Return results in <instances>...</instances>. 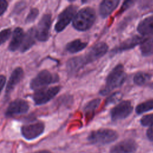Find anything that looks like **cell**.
<instances>
[{"instance_id": "24", "label": "cell", "mask_w": 153, "mask_h": 153, "mask_svg": "<svg viewBox=\"0 0 153 153\" xmlns=\"http://www.w3.org/2000/svg\"><path fill=\"white\" fill-rule=\"evenodd\" d=\"M153 109V99L139 104L136 108V112L141 114Z\"/></svg>"}, {"instance_id": "32", "label": "cell", "mask_w": 153, "mask_h": 153, "mask_svg": "<svg viewBox=\"0 0 153 153\" xmlns=\"http://www.w3.org/2000/svg\"><path fill=\"white\" fill-rule=\"evenodd\" d=\"M134 3V1H125L123 4V6L121 7V11L122 12H123L124 11H125L126 9H127L128 8H129L130 7H131V5Z\"/></svg>"}, {"instance_id": "30", "label": "cell", "mask_w": 153, "mask_h": 153, "mask_svg": "<svg viewBox=\"0 0 153 153\" xmlns=\"http://www.w3.org/2000/svg\"><path fill=\"white\" fill-rule=\"evenodd\" d=\"M8 7V2L5 0H0V16L6 11Z\"/></svg>"}, {"instance_id": "1", "label": "cell", "mask_w": 153, "mask_h": 153, "mask_svg": "<svg viewBox=\"0 0 153 153\" xmlns=\"http://www.w3.org/2000/svg\"><path fill=\"white\" fill-rule=\"evenodd\" d=\"M96 14L95 10L90 7H85L78 11L72 21L73 27L79 31L89 29L94 23Z\"/></svg>"}, {"instance_id": "28", "label": "cell", "mask_w": 153, "mask_h": 153, "mask_svg": "<svg viewBox=\"0 0 153 153\" xmlns=\"http://www.w3.org/2000/svg\"><path fill=\"white\" fill-rule=\"evenodd\" d=\"M11 35V29H5L0 32V45L7 41Z\"/></svg>"}, {"instance_id": "19", "label": "cell", "mask_w": 153, "mask_h": 153, "mask_svg": "<svg viewBox=\"0 0 153 153\" xmlns=\"http://www.w3.org/2000/svg\"><path fill=\"white\" fill-rule=\"evenodd\" d=\"M81 56L70 59L66 63V69L69 75H74L84 66Z\"/></svg>"}, {"instance_id": "9", "label": "cell", "mask_w": 153, "mask_h": 153, "mask_svg": "<svg viewBox=\"0 0 153 153\" xmlns=\"http://www.w3.org/2000/svg\"><path fill=\"white\" fill-rule=\"evenodd\" d=\"M51 25V16L50 14H44L39 20L37 28H36V35L38 40L44 42L48 39Z\"/></svg>"}, {"instance_id": "3", "label": "cell", "mask_w": 153, "mask_h": 153, "mask_svg": "<svg viewBox=\"0 0 153 153\" xmlns=\"http://www.w3.org/2000/svg\"><path fill=\"white\" fill-rule=\"evenodd\" d=\"M118 137L117 132L114 130L100 128L91 131L87 137V140L92 145H104L115 141Z\"/></svg>"}, {"instance_id": "20", "label": "cell", "mask_w": 153, "mask_h": 153, "mask_svg": "<svg viewBox=\"0 0 153 153\" xmlns=\"http://www.w3.org/2000/svg\"><path fill=\"white\" fill-rule=\"evenodd\" d=\"M87 46V42L76 39L69 42L66 45V50L71 53H76L84 50Z\"/></svg>"}, {"instance_id": "21", "label": "cell", "mask_w": 153, "mask_h": 153, "mask_svg": "<svg viewBox=\"0 0 153 153\" xmlns=\"http://www.w3.org/2000/svg\"><path fill=\"white\" fill-rule=\"evenodd\" d=\"M140 50L143 56L148 57L153 54V37L146 38L140 44Z\"/></svg>"}, {"instance_id": "26", "label": "cell", "mask_w": 153, "mask_h": 153, "mask_svg": "<svg viewBox=\"0 0 153 153\" xmlns=\"http://www.w3.org/2000/svg\"><path fill=\"white\" fill-rule=\"evenodd\" d=\"M122 97V94L120 92H115L109 96L105 102V105H109L112 103H114L116 102L121 99Z\"/></svg>"}, {"instance_id": "34", "label": "cell", "mask_w": 153, "mask_h": 153, "mask_svg": "<svg viewBox=\"0 0 153 153\" xmlns=\"http://www.w3.org/2000/svg\"><path fill=\"white\" fill-rule=\"evenodd\" d=\"M33 153H51V152H50V151H48L44 150V151H36V152H33Z\"/></svg>"}, {"instance_id": "35", "label": "cell", "mask_w": 153, "mask_h": 153, "mask_svg": "<svg viewBox=\"0 0 153 153\" xmlns=\"http://www.w3.org/2000/svg\"><path fill=\"white\" fill-rule=\"evenodd\" d=\"M149 87L153 89V82H151V84H149Z\"/></svg>"}, {"instance_id": "22", "label": "cell", "mask_w": 153, "mask_h": 153, "mask_svg": "<svg viewBox=\"0 0 153 153\" xmlns=\"http://www.w3.org/2000/svg\"><path fill=\"white\" fill-rule=\"evenodd\" d=\"M101 103L100 99H95L88 102L84 108V112L85 115H90L94 113Z\"/></svg>"}, {"instance_id": "8", "label": "cell", "mask_w": 153, "mask_h": 153, "mask_svg": "<svg viewBox=\"0 0 153 153\" xmlns=\"http://www.w3.org/2000/svg\"><path fill=\"white\" fill-rule=\"evenodd\" d=\"M76 11V7L71 5L66 7L58 16L54 29L57 32L63 30L73 20Z\"/></svg>"}, {"instance_id": "25", "label": "cell", "mask_w": 153, "mask_h": 153, "mask_svg": "<svg viewBox=\"0 0 153 153\" xmlns=\"http://www.w3.org/2000/svg\"><path fill=\"white\" fill-rule=\"evenodd\" d=\"M38 14H39V10L36 8H32L30 10L28 15L26 18V20H25L26 23H30L35 21L37 16H38Z\"/></svg>"}, {"instance_id": "23", "label": "cell", "mask_w": 153, "mask_h": 153, "mask_svg": "<svg viewBox=\"0 0 153 153\" xmlns=\"http://www.w3.org/2000/svg\"><path fill=\"white\" fill-rule=\"evenodd\" d=\"M151 78L149 74L140 72L137 73L133 78V81L135 84L137 85H143L148 82Z\"/></svg>"}, {"instance_id": "13", "label": "cell", "mask_w": 153, "mask_h": 153, "mask_svg": "<svg viewBox=\"0 0 153 153\" xmlns=\"http://www.w3.org/2000/svg\"><path fill=\"white\" fill-rule=\"evenodd\" d=\"M146 38H145L143 36H140L138 35H134L133 36L123 42H121L118 45L115 47L113 50L111 51L112 54H116L119 53L126 50H128L131 48H134L135 46L139 44H142L144 40Z\"/></svg>"}, {"instance_id": "17", "label": "cell", "mask_w": 153, "mask_h": 153, "mask_svg": "<svg viewBox=\"0 0 153 153\" xmlns=\"http://www.w3.org/2000/svg\"><path fill=\"white\" fill-rule=\"evenodd\" d=\"M137 30L143 36L153 35V16L141 20L137 26Z\"/></svg>"}, {"instance_id": "27", "label": "cell", "mask_w": 153, "mask_h": 153, "mask_svg": "<svg viewBox=\"0 0 153 153\" xmlns=\"http://www.w3.org/2000/svg\"><path fill=\"white\" fill-rule=\"evenodd\" d=\"M140 123L143 126H150L153 124V114L143 116L140 119Z\"/></svg>"}, {"instance_id": "31", "label": "cell", "mask_w": 153, "mask_h": 153, "mask_svg": "<svg viewBox=\"0 0 153 153\" xmlns=\"http://www.w3.org/2000/svg\"><path fill=\"white\" fill-rule=\"evenodd\" d=\"M146 136L150 141L153 142V124L149 126V128L146 131Z\"/></svg>"}, {"instance_id": "15", "label": "cell", "mask_w": 153, "mask_h": 153, "mask_svg": "<svg viewBox=\"0 0 153 153\" xmlns=\"http://www.w3.org/2000/svg\"><path fill=\"white\" fill-rule=\"evenodd\" d=\"M119 0L103 1L99 5V14L103 19L108 17L117 7L120 3Z\"/></svg>"}, {"instance_id": "29", "label": "cell", "mask_w": 153, "mask_h": 153, "mask_svg": "<svg viewBox=\"0 0 153 153\" xmlns=\"http://www.w3.org/2000/svg\"><path fill=\"white\" fill-rule=\"evenodd\" d=\"M25 7L26 3L25 2H19L15 5V7L13 10V13L16 14H19L25 9Z\"/></svg>"}, {"instance_id": "16", "label": "cell", "mask_w": 153, "mask_h": 153, "mask_svg": "<svg viewBox=\"0 0 153 153\" xmlns=\"http://www.w3.org/2000/svg\"><path fill=\"white\" fill-rule=\"evenodd\" d=\"M36 39V28L32 27L24 35L23 41L20 48V51L23 53L30 49L35 43Z\"/></svg>"}, {"instance_id": "6", "label": "cell", "mask_w": 153, "mask_h": 153, "mask_svg": "<svg viewBox=\"0 0 153 153\" xmlns=\"http://www.w3.org/2000/svg\"><path fill=\"white\" fill-rule=\"evenodd\" d=\"M60 88L59 86H54L48 88H42L36 90L33 95L35 104L41 105L47 103L59 93Z\"/></svg>"}, {"instance_id": "12", "label": "cell", "mask_w": 153, "mask_h": 153, "mask_svg": "<svg viewBox=\"0 0 153 153\" xmlns=\"http://www.w3.org/2000/svg\"><path fill=\"white\" fill-rule=\"evenodd\" d=\"M137 148V145L136 142L131 139L122 140L110 149V153H134Z\"/></svg>"}, {"instance_id": "33", "label": "cell", "mask_w": 153, "mask_h": 153, "mask_svg": "<svg viewBox=\"0 0 153 153\" xmlns=\"http://www.w3.org/2000/svg\"><path fill=\"white\" fill-rule=\"evenodd\" d=\"M6 81V78L4 75H0V93L2 91V90L4 88V86L5 85Z\"/></svg>"}, {"instance_id": "14", "label": "cell", "mask_w": 153, "mask_h": 153, "mask_svg": "<svg viewBox=\"0 0 153 153\" xmlns=\"http://www.w3.org/2000/svg\"><path fill=\"white\" fill-rule=\"evenodd\" d=\"M23 70L20 67L16 68L11 73L5 89V94L8 96L14 88L20 82L23 76Z\"/></svg>"}, {"instance_id": "4", "label": "cell", "mask_w": 153, "mask_h": 153, "mask_svg": "<svg viewBox=\"0 0 153 153\" xmlns=\"http://www.w3.org/2000/svg\"><path fill=\"white\" fill-rule=\"evenodd\" d=\"M59 76L52 74L47 70H43L39 72L30 82V87L32 90H38L51 84L58 82Z\"/></svg>"}, {"instance_id": "2", "label": "cell", "mask_w": 153, "mask_h": 153, "mask_svg": "<svg viewBox=\"0 0 153 153\" xmlns=\"http://www.w3.org/2000/svg\"><path fill=\"white\" fill-rule=\"evenodd\" d=\"M127 75L123 65L121 64L116 65L108 75L105 87L100 90V93L106 95L112 90L120 87L124 84Z\"/></svg>"}, {"instance_id": "18", "label": "cell", "mask_w": 153, "mask_h": 153, "mask_svg": "<svg viewBox=\"0 0 153 153\" xmlns=\"http://www.w3.org/2000/svg\"><path fill=\"white\" fill-rule=\"evenodd\" d=\"M24 35L23 30L21 27H16L13 31L12 38L8 45V50L11 51H14L20 48Z\"/></svg>"}, {"instance_id": "7", "label": "cell", "mask_w": 153, "mask_h": 153, "mask_svg": "<svg viewBox=\"0 0 153 153\" xmlns=\"http://www.w3.org/2000/svg\"><path fill=\"white\" fill-rule=\"evenodd\" d=\"M133 106L129 100H124L114 107L110 112L111 120L117 121L128 117L133 111Z\"/></svg>"}, {"instance_id": "5", "label": "cell", "mask_w": 153, "mask_h": 153, "mask_svg": "<svg viewBox=\"0 0 153 153\" xmlns=\"http://www.w3.org/2000/svg\"><path fill=\"white\" fill-rule=\"evenodd\" d=\"M108 50V45L105 42H99L89 48L88 51L81 56L84 65L94 62L103 57Z\"/></svg>"}, {"instance_id": "10", "label": "cell", "mask_w": 153, "mask_h": 153, "mask_svg": "<svg viewBox=\"0 0 153 153\" xmlns=\"http://www.w3.org/2000/svg\"><path fill=\"white\" fill-rule=\"evenodd\" d=\"M44 124L38 121L36 123L24 125L21 127V133L26 140H32L42 134L44 131Z\"/></svg>"}, {"instance_id": "11", "label": "cell", "mask_w": 153, "mask_h": 153, "mask_svg": "<svg viewBox=\"0 0 153 153\" xmlns=\"http://www.w3.org/2000/svg\"><path fill=\"white\" fill-rule=\"evenodd\" d=\"M29 108L28 103L23 99H17L11 102L5 112V115L10 117L14 115L25 114Z\"/></svg>"}]
</instances>
